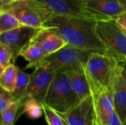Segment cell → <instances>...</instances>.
Masks as SVG:
<instances>
[{
  "instance_id": "6da1fadb",
  "label": "cell",
  "mask_w": 126,
  "mask_h": 125,
  "mask_svg": "<svg viewBox=\"0 0 126 125\" xmlns=\"http://www.w3.org/2000/svg\"><path fill=\"white\" fill-rule=\"evenodd\" d=\"M96 21L77 17L53 15L44 27H54L65 42L72 46L97 52H106L95 32Z\"/></svg>"
},
{
  "instance_id": "7a4b0ae2",
  "label": "cell",
  "mask_w": 126,
  "mask_h": 125,
  "mask_svg": "<svg viewBox=\"0 0 126 125\" xmlns=\"http://www.w3.org/2000/svg\"><path fill=\"white\" fill-rule=\"evenodd\" d=\"M119 61L106 52H93L85 66L92 86L93 95L106 91H112Z\"/></svg>"
},
{
  "instance_id": "3957f363",
  "label": "cell",
  "mask_w": 126,
  "mask_h": 125,
  "mask_svg": "<svg viewBox=\"0 0 126 125\" xmlns=\"http://www.w3.org/2000/svg\"><path fill=\"white\" fill-rule=\"evenodd\" d=\"M65 72L55 74L44 103L59 114H64L80 102Z\"/></svg>"
},
{
  "instance_id": "277c9868",
  "label": "cell",
  "mask_w": 126,
  "mask_h": 125,
  "mask_svg": "<svg viewBox=\"0 0 126 125\" xmlns=\"http://www.w3.org/2000/svg\"><path fill=\"white\" fill-rule=\"evenodd\" d=\"M0 11L12 13L24 26L42 28L54 14L36 0H18L0 8Z\"/></svg>"
},
{
  "instance_id": "5b68a950",
  "label": "cell",
  "mask_w": 126,
  "mask_h": 125,
  "mask_svg": "<svg viewBox=\"0 0 126 125\" xmlns=\"http://www.w3.org/2000/svg\"><path fill=\"white\" fill-rule=\"evenodd\" d=\"M95 32L107 54L119 63H126V35L117 25L116 19L97 21Z\"/></svg>"
},
{
  "instance_id": "8992f818",
  "label": "cell",
  "mask_w": 126,
  "mask_h": 125,
  "mask_svg": "<svg viewBox=\"0 0 126 125\" xmlns=\"http://www.w3.org/2000/svg\"><path fill=\"white\" fill-rule=\"evenodd\" d=\"M95 52L78 49L69 45L47 56L44 61L48 63L55 74L85 67L90 55Z\"/></svg>"
},
{
  "instance_id": "52a82bcc",
  "label": "cell",
  "mask_w": 126,
  "mask_h": 125,
  "mask_svg": "<svg viewBox=\"0 0 126 125\" xmlns=\"http://www.w3.org/2000/svg\"><path fill=\"white\" fill-rule=\"evenodd\" d=\"M55 75V72L54 70L44 60L30 74L27 98L31 97L41 104L44 103Z\"/></svg>"
},
{
  "instance_id": "ba28073f",
  "label": "cell",
  "mask_w": 126,
  "mask_h": 125,
  "mask_svg": "<svg viewBox=\"0 0 126 125\" xmlns=\"http://www.w3.org/2000/svg\"><path fill=\"white\" fill-rule=\"evenodd\" d=\"M38 29L27 26H22L0 34V42L8 46L13 53V63L20 56L21 51L31 43Z\"/></svg>"
},
{
  "instance_id": "9c48e42d",
  "label": "cell",
  "mask_w": 126,
  "mask_h": 125,
  "mask_svg": "<svg viewBox=\"0 0 126 125\" xmlns=\"http://www.w3.org/2000/svg\"><path fill=\"white\" fill-rule=\"evenodd\" d=\"M47 7L54 15L77 17L97 21V17L86 10L79 0H36Z\"/></svg>"
},
{
  "instance_id": "30bf717a",
  "label": "cell",
  "mask_w": 126,
  "mask_h": 125,
  "mask_svg": "<svg viewBox=\"0 0 126 125\" xmlns=\"http://www.w3.org/2000/svg\"><path fill=\"white\" fill-rule=\"evenodd\" d=\"M79 1L86 10L97 17L98 21L117 19L125 13L118 0Z\"/></svg>"
},
{
  "instance_id": "8fae6325",
  "label": "cell",
  "mask_w": 126,
  "mask_h": 125,
  "mask_svg": "<svg viewBox=\"0 0 126 125\" xmlns=\"http://www.w3.org/2000/svg\"><path fill=\"white\" fill-rule=\"evenodd\" d=\"M59 115L69 125H89L96 119L94 96L82 100L68 113Z\"/></svg>"
},
{
  "instance_id": "7c38bea8",
  "label": "cell",
  "mask_w": 126,
  "mask_h": 125,
  "mask_svg": "<svg viewBox=\"0 0 126 125\" xmlns=\"http://www.w3.org/2000/svg\"><path fill=\"white\" fill-rule=\"evenodd\" d=\"M32 41L38 44L47 56L58 52L67 45L57 29L50 27L40 28Z\"/></svg>"
},
{
  "instance_id": "4fadbf2b",
  "label": "cell",
  "mask_w": 126,
  "mask_h": 125,
  "mask_svg": "<svg viewBox=\"0 0 126 125\" xmlns=\"http://www.w3.org/2000/svg\"><path fill=\"white\" fill-rule=\"evenodd\" d=\"M70 84L80 101L93 95L91 84L86 74L85 67L72 69L65 72Z\"/></svg>"
},
{
  "instance_id": "5bb4252c",
  "label": "cell",
  "mask_w": 126,
  "mask_h": 125,
  "mask_svg": "<svg viewBox=\"0 0 126 125\" xmlns=\"http://www.w3.org/2000/svg\"><path fill=\"white\" fill-rule=\"evenodd\" d=\"M120 66L113 85L115 111L123 123L126 117V84L120 73Z\"/></svg>"
},
{
  "instance_id": "9a60e30c",
  "label": "cell",
  "mask_w": 126,
  "mask_h": 125,
  "mask_svg": "<svg viewBox=\"0 0 126 125\" xmlns=\"http://www.w3.org/2000/svg\"><path fill=\"white\" fill-rule=\"evenodd\" d=\"M93 96L94 99L96 119L115 112L113 90L103 91Z\"/></svg>"
},
{
  "instance_id": "2e32d148",
  "label": "cell",
  "mask_w": 126,
  "mask_h": 125,
  "mask_svg": "<svg viewBox=\"0 0 126 125\" xmlns=\"http://www.w3.org/2000/svg\"><path fill=\"white\" fill-rule=\"evenodd\" d=\"M20 56L28 62L26 69H35L47 57L42 49L32 41L21 51Z\"/></svg>"
},
{
  "instance_id": "e0dca14e",
  "label": "cell",
  "mask_w": 126,
  "mask_h": 125,
  "mask_svg": "<svg viewBox=\"0 0 126 125\" xmlns=\"http://www.w3.org/2000/svg\"><path fill=\"white\" fill-rule=\"evenodd\" d=\"M30 74H27L19 67L18 68V78L15 91L12 95L20 108L22 107L24 101L27 99V90L30 83Z\"/></svg>"
},
{
  "instance_id": "ac0fdd59",
  "label": "cell",
  "mask_w": 126,
  "mask_h": 125,
  "mask_svg": "<svg viewBox=\"0 0 126 125\" xmlns=\"http://www.w3.org/2000/svg\"><path fill=\"white\" fill-rule=\"evenodd\" d=\"M18 68L14 63L8 65L0 74V86L1 88L13 93L16 88L18 78Z\"/></svg>"
},
{
  "instance_id": "d6986e66",
  "label": "cell",
  "mask_w": 126,
  "mask_h": 125,
  "mask_svg": "<svg viewBox=\"0 0 126 125\" xmlns=\"http://www.w3.org/2000/svg\"><path fill=\"white\" fill-rule=\"evenodd\" d=\"M23 25L16 17L7 11H0V34L19 28Z\"/></svg>"
},
{
  "instance_id": "ffe728a7",
  "label": "cell",
  "mask_w": 126,
  "mask_h": 125,
  "mask_svg": "<svg viewBox=\"0 0 126 125\" xmlns=\"http://www.w3.org/2000/svg\"><path fill=\"white\" fill-rule=\"evenodd\" d=\"M22 108L24 109V113L32 119H39L44 114L42 104L31 97H28L24 101Z\"/></svg>"
},
{
  "instance_id": "44dd1931",
  "label": "cell",
  "mask_w": 126,
  "mask_h": 125,
  "mask_svg": "<svg viewBox=\"0 0 126 125\" xmlns=\"http://www.w3.org/2000/svg\"><path fill=\"white\" fill-rule=\"evenodd\" d=\"M44 108V114L45 116L46 122L48 125H69L65 120L54 110L49 108L45 104L42 103Z\"/></svg>"
},
{
  "instance_id": "7402d4cb",
  "label": "cell",
  "mask_w": 126,
  "mask_h": 125,
  "mask_svg": "<svg viewBox=\"0 0 126 125\" xmlns=\"http://www.w3.org/2000/svg\"><path fill=\"white\" fill-rule=\"evenodd\" d=\"M20 108L19 105L17 102L12 104L4 112L1 113V125H13L16 119V116L18 112V108Z\"/></svg>"
},
{
  "instance_id": "603a6c76",
  "label": "cell",
  "mask_w": 126,
  "mask_h": 125,
  "mask_svg": "<svg viewBox=\"0 0 126 125\" xmlns=\"http://www.w3.org/2000/svg\"><path fill=\"white\" fill-rule=\"evenodd\" d=\"M13 53L8 46L0 42V73L13 61Z\"/></svg>"
},
{
  "instance_id": "cb8c5ba5",
  "label": "cell",
  "mask_w": 126,
  "mask_h": 125,
  "mask_svg": "<svg viewBox=\"0 0 126 125\" xmlns=\"http://www.w3.org/2000/svg\"><path fill=\"white\" fill-rule=\"evenodd\" d=\"M16 102L12 93H10L2 88L0 92V112H4L12 104Z\"/></svg>"
},
{
  "instance_id": "d4e9b609",
  "label": "cell",
  "mask_w": 126,
  "mask_h": 125,
  "mask_svg": "<svg viewBox=\"0 0 126 125\" xmlns=\"http://www.w3.org/2000/svg\"><path fill=\"white\" fill-rule=\"evenodd\" d=\"M117 24L122 31L126 35V12L116 19Z\"/></svg>"
},
{
  "instance_id": "484cf974",
  "label": "cell",
  "mask_w": 126,
  "mask_h": 125,
  "mask_svg": "<svg viewBox=\"0 0 126 125\" xmlns=\"http://www.w3.org/2000/svg\"><path fill=\"white\" fill-rule=\"evenodd\" d=\"M16 1H18V0H0V8L7 6Z\"/></svg>"
},
{
  "instance_id": "4316f807",
  "label": "cell",
  "mask_w": 126,
  "mask_h": 125,
  "mask_svg": "<svg viewBox=\"0 0 126 125\" xmlns=\"http://www.w3.org/2000/svg\"><path fill=\"white\" fill-rule=\"evenodd\" d=\"M120 73H121V76H122L125 83L126 84V68H125L123 66H121V67H120Z\"/></svg>"
},
{
  "instance_id": "83f0119b",
  "label": "cell",
  "mask_w": 126,
  "mask_h": 125,
  "mask_svg": "<svg viewBox=\"0 0 126 125\" xmlns=\"http://www.w3.org/2000/svg\"><path fill=\"white\" fill-rule=\"evenodd\" d=\"M119 1V2L120 3V4H121V6H122V7L123 8V10H124V11H125V13L126 12V0H118Z\"/></svg>"
},
{
  "instance_id": "f1b7e54d",
  "label": "cell",
  "mask_w": 126,
  "mask_h": 125,
  "mask_svg": "<svg viewBox=\"0 0 126 125\" xmlns=\"http://www.w3.org/2000/svg\"><path fill=\"white\" fill-rule=\"evenodd\" d=\"M89 125H97V122H96V119H95V120H94L92 123H90Z\"/></svg>"
},
{
  "instance_id": "f546056e",
  "label": "cell",
  "mask_w": 126,
  "mask_h": 125,
  "mask_svg": "<svg viewBox=\"0 0 126 125\" xmlns=\"http://www.w3.org/2000/svg\"><path fill=\"white\" fill-rule=\"evenodd\" d=\"M123 125H126V119H125V120H124V122H123Z\"/></svg>"
}]
</instances>
